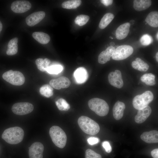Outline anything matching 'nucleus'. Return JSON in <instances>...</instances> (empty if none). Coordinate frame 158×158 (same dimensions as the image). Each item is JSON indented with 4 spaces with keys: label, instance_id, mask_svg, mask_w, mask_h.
<instances>
[{
    "label": "nucleus",
    "instance_id": "obj_1",
    "mask_svg": "<svg viewBox=\"0 0 158 158\" xmlns=\"http://www.w3.org/2000/svg\"><path fill=\"white\" fill-rule=\"evenodd\" d=\"M24 134V131L22 128L16 126L6 129L2 134L1 137L9 144H16L22 141Z\"/></svg>",
    "mask_w": 158,
    "mask_h": 158
},
{
    "label": "nucleus",
    "instance_id": "obj_2",
    "mask_svg": "<svg viewBox=\"0 0 158 158\" xmlns=\"http://www.w3.org/2000/svg\"><path fill=\"white\" fill-rule=\"evenodd\" d=\"M78 122L80 128L86 134L94 135L99 132L100 127L98 124L87 116H81L78 118Z\"/></svg>",
    "mask_w": 158,
    "mask_h": 158
},
{
    "label": "nucleus",
    "instance_id": "obj_3",
    "mask_svg": "<svg viewBox=\"0 0 158 158\" xmlns=\"http://www.w3.org/2000/svg\"><path fill=\"white\" fill-rule=\"evenodd\" d=\"M49 134L55 145L60 148L64 147L67 138L64 131L59 127L53 126L49 129Z\"/></svg>",
    "mask_w": 158,
    "mask_h": 158
},
{
    "label": "nucleus",
    "instance_id": "obj_4",
    "mask_svg": "<svg viewBox=\"0 0 158 158\" xmlns=\"http://www.w3.org/2000/svg\"><path fill=\"white\" fill-rule=\"evenodd\" d=\"M88 103L91 110L99 116H104L108 113L109 106L107 102L102 99L94 98L90 99Z\"/></svg>",
    "mask_w": 158,
    "mask_h": 158
},
{
    "label": "nucleus",
    "instance_id": "obj_5",
    "mask_svg": "<svg viewBox=\"0 0 158 158\" xmlns=\"http://www.w3.org/2000/svg\"><path fill=\"white\" fill-rule=\"evenodd\" d=\"M154 95L150 91H147L141 95L136 96L133 99V105L137 110L141 109L148 106L152 101Z\"/></svg>",
    "mask_w": 158,
    "mask_h": 158
},
{
    "label": "nucleus",
    "instance_id": "obj_6",
    "mask_svg": "<svg viewBox=\"0 0 158 158\" xmlns=\"http://www.w3.org/2000/svg\"><path fill=\"white\" fill-rule=\"evenodd\" d=\"M3 79L10 83L14 85L20 86L25 82V78L20 72L10 70L2 75Z\"/></svg>",
    "mask_w": 158,
    "mask_h": 158
},
{
    "label": "nucleus",
    "instance_id": "obj_7",
    "mask_svg": "<svg viewBox=\"0 0 158 158\" xmlns=\"http://www.w3.org/2000/svg\"><path fill=\"white\" fill-rule=\"evenodd\" d=\"M133 51V48L130 45H121L115 49L111 57L112 58L115 60H123L130 56Z\"/></svg>",
    "mask_w": 158,
    "mask_h": 158
},
{
    "label": "nucleus",
    "instance_id": "obj_8",
    "mask_svg": "<svg viewBox=\"0 0 158 158\" xmlns=\"http://www.w3.org/2000/svg\"><path fill=\"white\" fill-rule=\"evenodd\" d=\"M34 109L33 105L28 102L16 103L12 106L11 110L15 114L19 115H23L32 112Z\"/></svg>",
    "mask_w": 158,
    "mask_h": 158
},
{
    "label": "nucleus",
    "instance_id": "obj_9",
    "mask_svg": "<svg viewBox=\"0 0 158 158\" xmlns=\"http://www.w3.org/2000/svg\"><path fill=\"white\" fill-rule=\"evenodd\" d=\"M30 2L25 0H17L13 2L11 4V10L16 13H22L29 10L31 7Z\"/></svg>",
    "mask_w": 158,
    "mask_h": 158
},
{
    "label": "nucleus",
    "instance_id": "obj_10",
    "mask_svg": "<svg viewBox=\"0 0 158 158\" xmlns=\"http://www.w3.org/2000/svg\"><path fill=\"white\" fill-rule=\"evenodd\" d=\"M108 79L109 83L116 88H121L123 85L121 73L119 70H116L115 72H110L108 76Z\"/></svg>",
    "mask_w": 158,
    "mask_h": 158
},
{
    "label": "nucleus",
    "instance_id": "obj_11",
    "mask_svg": "<svg viewBox=\"0 0 158 158\" xmlns=\"http://www.w3.org/2000/svg\"><path fill=\"white\" fill-rule=\"evenodd\" d=\"M44 150L43 145L41 142L33 143L29 147V155L30 158H43Z\"/></svg>",
    "mask_w": 158,
    "mask_h": 158
},
{
    "label": "nucleus",
    "instance_id": "obj_12",
    "mask_svg": "<svg viewBox=\"0 0 158 158\" xmlns=\"http://www.w3.org/2000/svg\"><path fill=\"white\" fill-rule=\"evenodd\" d=\"M49 85L57 90L68 87L71 84L69 79L64 76H61L57 78L53 79L50 80Z\"/></svg>",
    "mask_w": 158,
    "mask_h": 158
},
{
    "label": "nucleus",
    "instance_id": "obj_13",
    "mask_svg": "<svg viewBox=\"0 0 158 158\" xmlns=\"http://www.w3.org/2000/svg\"><path fill=\"white\" fill-rule=\"evenodd\" d=\"M45 13L43 11L34 12L28 16L25 21L27 25L30 26H33L40 22L45 17Z\"/></svg>",
    "mask_w": 158,
    "mask_h": 158
},
{
    "label": "nucleus",
    "instance_id": "obj_14",
    "mask_svg": "<svg viewBox=\"0 0 158 158\" xmlns=\"http://www.w3.org/2000/svg\"><path fill=\"white\" fill-rule=\"evenodd\" d=\"M151 112V109L148 106L138 110L137 114L135 118V122L138 123H141L144 122L150 116Z\"/></svg>",
    "mask_w": 158,
    "mask_h": 158
},
{
    "label": "nucleus",
    "instance_id": "obj_15",
    "mask_svg": "<svg viewBox=\"0 0 158 158\" xmlns=\"http://www.w3.org/2000/svg\"><path fill=\"white\" fill-rule=\"evenodd\" d=\"M73 75L75 81L79 84L84 83L88 78L87 71L83 67H80L76 69Z\"/></svg>",
    "mask_w": 158,
    "mask_h": 158
},
{
    "label": "nucleus",
    "instance_id": "obj_16",
    "mask_svg": "<svg viewBox=\"0 0 158 158\" xmlns=\"http://www.w3.org/2000/svg\"><path fill=\"white\" fill-rule=\"evenodd\" d=\"M140 138L147 143H157L158 142V131L153 130L145 132L141 134Z\"/></svg>",
    "mask_w": 158,
    "mask_h": 158
},
{
    "label": "nucleus",
    "instance_id": "obj_17",
    "mask_svg": "<svg viewBox=\"0 0 158 158\" xmlns=\"http://www.w3.org/2000/svg\"><path fill=\"white\" fill-rule=\"evenodd\" d=\"M115 49L114 46H109L105 50L102 51L98 56V62L100 64H103L109 61Z\"/></svg>",
    "mask_w": 158,
    "mask_h": 158
},
{
    "label": "nucleus",
    "instance_id": "obj_18",
    "mask_svg": "<svg viewBox=\"0 0 158 158\" xmlns=\"http://www.w3.org/2000/svg\"><path fill=\"white\" fill-rule=\"evenodd\" d=\"M125 107V104L123 102L119 101L116 102L113 108V115L116 120H118L122 118Z\"/></svg>",
    "mask_w": 158,
    "mask_h": 158
},
{
    "label": "nucleus",
    "instance_id": "obj_19",
    "mask_svg": "<svg viewBox=\"0 0 158 158\" xmlns=\"http://www.w3.org/2000/svg\"><path fill=\"white\" fill-rule=\"evenodd\" d=\"M130 24L129 23H124L119 26L117 29L116 32V38L121 40L125 38L128 35Z\"/></svg>",
    "mask_w": 158,
    "mask_h": 158
},
{
    "label": "nucleus",
    "instance_id": "obj_20",
    "mask_svg": "<svg viewBox=\"0 0 158 158\" xmlns=\"http://www.w3.org/2000/svg\"><path fill=\"white\" fill-rule=\"evenodd\" d=\"M151 4L152 1L150 0H134L133 7L136 11H140L147 9Z\"/></svg>",
    "mask_w": 158,
    "mask_h": 158
},
{
    "label": "nucleus",
    "instance_id": "obj_21",
    "mask_svg": "<svg viewBox=\"0 0 158 158\" xmlns=\"http://www.w3.org/2000/svg\"><path fill=\"white\" fill-rule=\"evenodd\" d=\"M33 38L39 43L46 44L49 42L50 38L47 34L41 32H35L32 34Z\"/></svg>",
    "mask_w": 158,
    "mask_h": 158
},
{
    "label": "nucleus",
    "instance_id": "obj_22",
    "mask_svg": "<svg viewBox=\"0 0 158 158\" xmlns=\"http://www.w3.org/2000/svg\"><path fill=\"white\" fill-rule=\"evenodd\" d=\"M18 38L16 37L11 40L8 44L6 51L8 55L12 56L16 54L18 51Z\"/></svg>",
    "mask_w": 158,
    "mask_h": 158
},
{
    "label": "nucleus",
    "instance_id": "obj_23",
    "mask_svg": "<svg viewBox=\"0 0 158 158\" xmlns=\"http://www.w3.org/2000/svg\"><path fill=\"white\" fill-rule=\"evenodd\" d=\"M146 22L150 26L153 27L158 26V12L152 11L147 15L145 19Z\"/></svg>",
    "mask_w": 158,
    "mask_h": 158
},
{
    "label": "nucleus",
    "instance_id": "obj_24",
    "mask_svg": "<svg viewBox=\"0 0 158 158\" xmlns=\"http://www.w3.org/2000/svg\"><path fill=\"white\" fill-rule=\"evenodd\" d=\"M132 67L135 69L141 71H146L149 68V66L146 62L139 58L135 59L131 63Z\"/></svg>",
    "mask_w": 158,
    "mask_h": 158
},
{
    "label": "nucleus",
    "instance_id": "obj_25",
    "mask_svg": "<svg viewBox=\"0 0 158 158\" xmlns=\"http://www.w3.org/2000/svg\"><path fill=\"white\" fill-rule=\"evenodd\" d=\"M50 62V60L47 58H45L44 59L38 58L36 59L35 61V63L37 68L42 72L46 71L47 68L49 66Z\"/></svg>",
    "mask_w": 158,
    "mask_h": 158
},
{
    "label": "nucleus",
    "instance_id": "obj_26",
    "mask_svg": "<svg viewBox=\"0 0 158 158\" xmlns=\"http://www.w3.org/2000/svg\"><path fill=\"white\" fill-rule=\"evenodd\" d=\"M114 17V15L110 13L105 14L101 19L99 25L101 29H104L111 22Z\"/></svg>",
    "mask_w": 158,
    "mask_h": 158
},
{
    "label": "nucleus",
    "instance_id": "obj_27",
    "mask_svg": "<svg viewBox=\"0 0 158 158\" xmlns=\"http://www.w3.org/2000/svg\"><path fill=\"white\" fill-rule=\"evenodd\" d=\"M155 76L152 73H146L143 75L140 78L142 82L149 85H154L156 84Z\"/></svg>",
    "mask_w": 158,
    "mask_h": 158
},
{
    "label": "nucleus",
    "instance_id": "obj_28",
    "mask_svg": "<svg viewBox=\"0 0 158 158\" xmlns=\"http://www.w3.org/2000/svg\"><path fill=\"white\" fill-rule=\"evenodd\" d=\"M81 2V1L80 0H68L63 2L61 6L64 8L75 9L80 5Z\"/></svg>",
    "mask_w": 158,
    "mask_h": 158
},
{
    "label": "nucleus",
    "instance_id": "obj_29",
    "mask_svg": "<svg viewBox=\"0 0 158 158\" xmlns=\"http://www.w3.org/2000/svg\"><path fill=\"white\" fill-rule=\"evenodd\" d=\"M53 90L52 87L50 85L45 84L41 87L39 92L41 95L48 98L53 95Z\"/></svg>",
    "mask_w": 158,
    "mask_h": 158
},
{
    "label": "nucleus",
    "instance_id": "obj_30",
    "mask_svg": "<svg viewBox=\"0 0 158 158\" xmlns=\"http://www.w3.org/2000/svg\"><path fill=\"white\" fill-rule=\"evenodd\" d=\"M55 104L58 109L61 111H67L70 107L66 100L62 98L58 99L55 102Z\"/></svg>",
    "mask_w": 158,
    "mask_h": 158
},
{
    "label": "nucleus",
    "instance_id": "obj_31",
    "mask_svg": "<svg viewBox=\"0 0 158 158\" xmlns=\"http://www.w3.org/2000/svg\"><path fill=\"white\" fill-rule=\"evenodd\" d=\"M63 70V66L59 64H55L49 66L46 71L49 73L57 74L61 72Z\"/></svg>",
    "mask_w": 158,
    "mask_h": 158
},
{
    "label": "nucleus",
    "instance_id": "obj_32",
    "mask_svg": "<svg viewBox=\"0 0 158 158\" xmlns=\"http://www.w3.org/2000/svg\"><path fill=\"white\" fill-rule=\"evenodd\" d=\"M89 16L85 15H80L76 17L75 20V23L80 26H83L88 21Z\"/></svg>",
    "mask_w": 158,
    "mask_h": 158
},
{
    "label": "nucleus",
    "instance_id": "obj_33",
    "mask_svg": "<svg viewBox=\"0 0 158 158\" xmlns=\"http://www.w3.org/2000/svg\"><path fill=\"white\" fill-rule=\"evenodd\" d=\"M140 41L142 45L147 46L152 42L153 39L151 36L148 34H146L141 37Z\"/></svg>",
    "mask_w": 158,
    "mask_h": 158
},
{
    "label": "nucleus",
    "instance_id": "obj_34",
    "mask_svg": "<svg viewBox=\"0 0 158 158\" xmlns=\"http://www.w3.org/2000/svg\"><path fill=\"white\" fill-rule=\"evenodd\" d=\"M85 158H102L101 156L93 150L88 149L85 152Z\"/></svg>",
    "mask_w": 158,
    "mask_h": 158
},
{
    "label": "nucleus",
    "instance_id": "obj_35",
    "mask_svg": "<svg viewBox=\"0 0 158 158\" xmlns=\"http://www.w3.org/2000/svg\"><path fill=\"white\" fill-rule=\"evenodd\" d=\"M102 146L107 153H110L111 151L112 148L108 141H104L102 143Z\"/></svg>",
    "mask_w": 158,
    "mask_h": 158
},
{
    "label": "nucleus",
    "instance_id": "obj_36",
    "mask_svg": "<svg viewBox=\"0 0 158 158\" xmlns=\"http://www.w3.org/2000/svg\"><path fill=\"white\" fill-rule=\"evenodd\" d=\"M99 141V138L93 137H90L87 139L88 143L91 145H93L98 143Z\"/></svg>",
    "mask_w": 158,
    "mask_h": 158
},
{
    "label": "nucleus",
    "instance_id": "obj_37",
    "mask_svg": "<svg viewBox=\"0 0 158 158\" xmlns=\"http://www.w3.org/2000/svg\"><path fill=\"white\" fill-rule=\"evenodd\" d=\"M100 2L106 6H107L111 5L113 3V0H101Z\"/></svg>",
    "mask_w": 158,
    "mask_h": 158
},
{
    "label": "nucleus",
    "instance_id": "obj_38",
    "mask_svg": "<svg viewBox=\"0 0 158 158\" xmlns=\"http://www.w3.org/2000/svg\"><path fill=\"white\" fill-rule=\"evenodd\" d=\"M151 154L153 158H158V149L156 148L151 152Z\"/></svg>",
    "mask_w": 158,
    "mask_h": 158
},
{
    "label": "nucleus",
    "instance_id": "obj_39",
    "mask_svg": "<svg viewBox=\"0 0 158 158\" xmlns=\"http://www.w3.org/2000/svg\"><path fill=\"white\" fill-rule=\"evenodd\" d=\"M3 28V25L2 24L1 22V21H0V34L1 32V31L2 30Z\"/></svg>",
    "mask_w": 158,
    "mask_h": 158
},
{
    "label": "nucleus",
    "instance_id": "obj_40",
    "mask_svg": "<svg viewBox=\"0 0 158 158\" xmlns=\"http://www.w3.org/2000/svg\"><path fill=\"white\" fill-rule=\"evenodd\" d=\"M156 59L157 62H158V52H157L156 54Z\"/></svg>",
    "mask_w": 158,
    "mask_h": 158
},
{
    "label": "nucleus",
    "instance_id": "obj_41",
    "mask_svg": "<svg viewBox=\"0 0 158 158\" xmlns=\"http://www.w3.org/2000/svg\"><path fill=\"white\" fill-rule=\"evenodd\" d=\"M110 46H113L115 45V43L114 42H111L110 43Z\"/></svg>",
    "mask_w": 158,
    "mask_h": 158
},
{
    "label": "nucleus",
    "instance_id": "obj_42",
    "mask_svg": "<svg viewBox=\"0 0 158 158\" xmlns=\"http://www.w3.org/2000/svg\"><path fill=\"white\" fill-rule=\"evenodd\" d=\"M134 20H130V23H131L130 24L131 25V24H132V23H133V24L134 23Z\"/></svg>",
    "mask_w": 158,
    "mask_h": 158
},
{
    "label": "nucleus",
    "instance_id": "obj_43",
    "mask_svg": "<svg viewBox=\"0 0 158 158\" xmlns=\"http://www.w3.org/2000/svg\"><path fill=\"white\" fill-rule=\"evenodd\" d=\"M158 32H157V34H156V38L157 39V40H158Z\"/></svg>",
    "mask_w": 158,
    "mask_h": 158
},
{
    "label": "nucleus",
    "instance_id": "obj_44",
    "mask_svg": "<svg viewBox=\"0 0 158 158\" xmlns=\"http://www.w3.org/2000/svg\"><path fill=\"white\" fill-rule=\"evenodd\" d=\"M110 38L113 39V38H112L111 36L110 37Z\"/></svg>",
    "mask_w": 158,
    "mask_h": 158
}]
</instances>
